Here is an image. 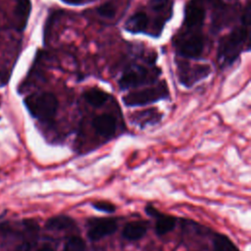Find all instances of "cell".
<instances>
[{"label":"cell","mask_w":251,"mask_h":251,"mask_svg":"<svg viewBox=\"0 0 251 251\" xmlns=\"http://www.w3.org/2000/svg\"><path fill=\"white\" fill-rule=\"evenodd\" d=\"M249 8L246 9L244 22L241 26L234 28L230 33L222 38L218 49V61L222 67L231 64L243 50L244 44L249 41Z\"/></svg>","instance_id":"6da1fadb"},{"label":"cell","mask_w":251,"mask_h":251,"mask_svg":"<svg viewBox=\"0 0 251 251\" xmlns=\"http://www.w3.org/2000/svg\"><path fill=\"white\" fill-rule=\"evenodd\" d=\"M25 105L32 117L48 121L55 116L59 103L53 93L40 92L28 95L25 99Z\"/></svg>","instance_id":"7a4b0ae2"},{"label":"cell","mask_w":251,"mask_h":251,"mask_svg":"<svg viewBox=\"0 0 251 251\" xmlns=\"http://www.w3.org/2000/svg\"><path fill=\"white\" fill-rule=\"evenodd\" d=\"M169 96V88L165 81L160 82L158 85L153 87H147L138 91H133L123 97L125 105L132 106H143L150 103L157 102L165 99Z\"/></svg>","instance_id":"3957f363"},{"label":"cell","mask_w":251,"mask_h":251,"mask_svg":"<svg viewBox=\"0 0 251 251\" xmlns=\"http://www.w3.org/2000/svg\"><path fill=\"white\" fill-rule=\"evenodd\" d=\"M159 73L157 70L152 71L144 67H132L123 74L119 80V85L122 89H127L151 83L155 81Z\"/></svg>","instance_id":"277c9868"},{"label":"cell","mask_w":251,"mask_h":251,"mask_svg":"<svg viewBox=\"0 0 251 251\" xmlns=\"http://www.w3.org/2000/svg\"><path fill=\"white\" fill-rule=\"evenodd\" d=\"M176 48L181 56L188 58L199 57L204 48V40L201 32L184 31L176 41Z\"/></svg>","instance_id":"5b68a950"},{"label":"cell","mask_w":251,"mask_h":251,"mask_svg":"<svg viewBox=\"0 0 251 251\" xmlns=\"http://www.w3.org/2000/svg\"><path fill=\"white\" fill-rule=\"evenodd\" d=\"M205 20V6L199 0H191L185 8L184 26L187 32H201Z\"/></svg>","instance_id":"8992f818"},{"label":"cell","mask_w":251,"mask_h":251,"mask_svg":"<svg viewBox=\"0 0 251 251\" xmlns=\"http://www.w3.org/2000/svg\"><path fill=\"white\" fill-rule=\"evenodd\" d=\"M118 227L116 219L113 218H100L91 219L88 221L87 236L90 240H99L105 236L113 234Z\"/></svg>","instance_id":"52a82bcc"},{"label":"cell","mask_w":251,"mask_h":251,"mask_svg":"<svg viewBox=\"0 0 251 251\" xmlns=\"http://www.w3.org/2000/svg\"><path fill=\"white\" fill-rule=\"evenodd\" d=\"M210 67L206 65H194L189 66L188 64L178 65V76L179 81L186 87L192 86L195 82L206 77L210 74Z\"/></svg>","instance_id":"ba28073f"},{"label":"cell","mask_w":251,"mask_h":251,"mask_svg":"<svg viewBox=\"0 0 251 251\" xmlns=\"http://www.w3.org/2000/svg\"><path fill=\"white\" fill-rule=\"evenodd\" d=\"M145 211L149 216L156 219L155 231L158 235H164L175 228L176 218L169 215L162 214L151 205H147L145 208Z\"/></svg>","instance_id":"9c48e42d"},{"label":"cell","mask_w":251,"mask_h":251,"mask_svg":"<svg viewBox=\"0 0 251 251\" xmlns=\"http://www.w3.org/2000/svg\"><path fill=\"white\" fill-rule=\"evenodd\" d=\"M92 126L98 134L105 137L112 136L117 127L116 119L110 114H102L95 117L92 121Z\"/></svg>","instance_id":"30bf717a"},{"label":"cell","mask_w":251,"mask_h":251,"mask_svg":"<svg viewBox=\"0 0 251 251\" xmlns=\"http://www.w3.org/2000/svg\"><path fill=\"white\" fill-rule=\"evenodd\" d=\"M31 4L29 0H16V6L14 10V18L16 28L19 31L25 29L28 16L30 13Z\"/></svg>","instance_id":"8fae6325"},{"label":"cell","mask_w":251,"mask_h":251,"mask_svg":"<svg viewBox=\"0 0 251 251\" xmlns=\"http://www.w3.org/2000/svg\"><path fill=\"white\" fill-rule=\"evenodd\" d=\"M147 231V224L142 221L128 222L123 228L122 235L126 240H138L142 238Z\"/></svg>","instance_id":"7c38bea8"},{"label":"cell","mask_w":251,"mask_h":251,"mask_svg":"<svg viewBox=\"0 0 251 251\" xmlns=\"http://www.w3.org/2000/svg\"><path fill=\"white\" fill-rule=\"evenodd\" d=\"M148 26V17L144 12H136L126 22L125 28L133 33L144 32Z\"/></svg>","instance_id":"4fadbf2b"},{"label":"cell","mask_w":251,"mask_h":251,"mask_svg":"<svg viewBox=\"0 0 251 251\" xmlns=\"http://www.w3.org/2000/svg\"><path fill=\"white\" fill-rule=\"evenodd\" d=\"M162 118V114L156 109H149L142 112L134 113L131 117L132 122L140 126H145L147 125H154L158 123Z\"/></svg>","instance_id":"5bb4252c"},{"label":"cell","mask_w":251,"mask_h":251,"mask_svg":"<svg viewBox=\"0 0 251 251\" xmlns=\"http://www.w3.org/2000/svg\"><path fill=\"white\" fill-rule=\"evenodd\" d=\"M75 225V221L67 215L54 216L47 220L45 227L48 230H65L74 227Z\"/></svg>","instance_id":"9a60e30c"},{"label":"cell","mask_w":251,"mask_h":251,"mask_svg":"<svg viewBox=\"0 0 251 251\" xmlns=\"http://www.w3.org/2000/svg\"><path fill=\"white\" fill-rule=\"evenodd\" d=\"M85 101L93 107H100L108 100V94L98 88H90L83 93Z\"/></svg>","instance_id":"2e32d148"},{"label":"cell","mask_w":251,"mask_h":251,"mask_svg":"<svg viewBox=\"0 0 251 251\" xmlns=\"http://www.w3.org/2000/svg\"><path fill=\"white\" fill-rule=\"evenodd\" d=\"M214 251H239L229 237L225 234L217 233L213 240Z\"/></svg>","instance_id":"e0dca14e"},{"label":"cell","mask_w":251,"mask_h":251,"mask_svg":"<svg viewBox=\"0 0 251 251\" xmlns=\"http://www.w3.org/2000/svg\"><path fill=\"white\" fill-rule=\"evenodd\" d=\"M85 248L84 240L79 236L74 235L67 239L63 251H85Z\"/></svg>","instance_id":"ac0fdd59"},{"label":"cell","mask_w":251,"mask_h":251,"mask_svg":"<svg viewBox=\"0 0 251 251\" xmlns=\"http://www.w3.org/2000/svg\"><path fill=\"white\" fill-rule=\"evenodd\" d=\"M98 14L104 18H113L116 14V7L112 2H106L98 7Z\"/></svg>","instance_id":"d6986e66"},{"label":"cell","mask_w":251,"mask_h":251,"mask_svg":"<svg viewBox=\"0 0 251 251\" xmlns=\"http://www.w3.org/2000/svg\"><path fill=\"white\" fill-rule=\"evenodd\" d=\"M91 206L98 210V211H102L105 213H114L116 211V206L109 202V201H105V200H100V201H95L93 203H91Z\"/></svg>","instance_id":"ffe728a7"},{"label":"cell","mask_w":251,"mask_h":251,"mask_svg":"<svg viewBox=\"0 0 251 251\" xmlns=\"http://www.w3.org/2000/svg\"><path fill=\"white\" fill-rule=\"evenodd\" d=\"M169 4V0H151L150 7L153 11L161 12L164 10Z\"/></svg>","instance_id":"44dd1931"},{"label":"cell","mask_w":251,"mask_h":251,"mask_svg":"<svg viewBox=\"0 0 251 251\" xmlns=\"http://www.w3.org/2000/svg\"><path fill=\"white\" fill-rule=\"evenodd\" d=\"M31 247H32V244L29 241H23L15 248L14 251H30Z\"/></svg>","instance_id":"7402d4cb"},{"label":"cell","mask_w":251,"mask_h":251,"mask_svg":"<svg viewBox=\"0 0 251 251\" xmlns=\"http://www.w3.org/2000/svg\"><path fill=\"white\" fill-rule=\"evenodd\" d=\"M62 1L71 5H78L82 3V0H62Z\"/></svg>","instance_id":"603a6c76"},{"label":"cell","mask_w":251,"mask_h":251,"mask_svg":"<svg viewBox=\"0 0 251 251\" xmlns=\"http://www.w3.org/2000/svg\"><path fill=\"white\" fill-rule=\"evenodd\" d=\"M36 251H54V249L50 245H43L39 247Z\"/></svg>","instance_id":"cb8c5ba5"}]
</instances>
